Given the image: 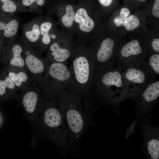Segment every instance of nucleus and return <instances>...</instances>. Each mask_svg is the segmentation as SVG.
I'll return each instance as SVG.
<instances>
[{
  "label": "nucleus",
  "mask_w": 159,
  "mask_h": 159,
  "mask_svg": "<svg viewBox=\"0 0 159 159\" xmlns=\"http://www.w3.org/2000/svg\"><path fill=\"white\" fill-rule=\"evenodd\" d=\"M81 98L79 95L65 90L61 92L58 99V109L68 131V145L72 146L79 142L90 121L82 105Z\"/></svg>",
  "instance_id": "1"
},
{
  "label": "nucleus",
  "mask_w": 159,
  "mask_h": 159,
  "mask_svg": "<svg viewBox=\"0 0 159 159\" xmlns=\"http://www.w3.org/2000/svg\"><path fill=\"white\" fill-rule=\"evenodd\" d=\"M76 9L70 4L50 11V14H54L57 19V24L62 31L72 37L74 35V19Z\"/></svg>",
  "instance_id": "13"
},
{
  "label": "nucleus",
  "mask_w": 159,
  "mask_h": 159,
  "mask_svg": "<svg viewBox=\"0 0 159 159\" xmlns=\"http://www.w3.org/2000/svg\"><path fill=\"white\" fill-rule=\"evenodd\" d=\"M151 79H155L159 74V54L155 53L146 59L142 65Z\"/></svg>",
  "instance_id": "19"
},
{
  "label": "nucleus",
  "mask_w": 159,
  "mask_h": 159,
  "mask_svg": "<svg viewBox=\"0 0 159 159\" xmlns=\"http://www.w3.org/2000/svg\"><path fill=\"white\" fill-rule=\"evenodd\" d=\"M81 45L92 60L95 72H100L115 67V43L112 39L105 38L99 42L90 37L84 44Z\"/></svg>",
  "instance_id": "6"
},
{
  "label": "nucleus",
  "mask_w": 159,
  "mask_h": 159,
  "mask_svg": "<svg viewBox=\"0 0 159 159\" xmlns=\"http://www.w3.org/2000/svg\"><path fill=\"white\" fill-rule=\"evenodd\" d=\"M73 37L64 34L50 45L46 57L49 62H66L71 59L75 48Z\"/></svg>",
  "instance_id": "8"
},
{
  "label": "nucleus",
  "mask_w": 159,
  "mask_h": 159,
  "mask_svg": "<svg viewBox=\"0 0 159 159\" xmlns=\"http://www.w3.org/2000/svg\"><path fill=\"white\" fill-rule=\"evenodd\" d=\"M92 87L103 99L117 103L128 97L121 70L116 67L95 72Z\"/></svg>",
  "instance_id": "3"
},
{
  "label": "nucleus",
  "mask_w": 159,
  "mask_h": 159,
  "mask_svg": "<svg viewBox=\"0 0 159 159\" xmlns=\"http://www.w3.org/2000/svg\"><path fill=\"white\" fill-rule=\"evenodd\" d=\"M130 13V11L127 8L124 7L121 8L119 16L114 19V22L115 25L120 26L123 25L125 20L128 16Z\"/></svg>",
  "instance_id": "24"
},
{
  "label": "nucleus",
  "mask_w": 159,
  "mask_h": 159,
  "mask_svg": "<svg viewBox=\"0 0 159 159\" xmlns=\"http://www.w3.org/2000/svg\"><path fill=\"white\" fill-rule=\"evenodd\" d=\"M45 109L43 117L45 131L49 139L64 150L68 147V131L56 101L51 100L44 102Z\"/></svg>",
  "instance_id": "5"
},
{
  "label": "nucleus",
  "mask_w": 159,
  "mask_h": 159,
  "mask_svg": "<svg viewBox=\"0 0 159 159\" xmlns=\"http://www.w3.org/2000/svg\"><path fill=\"white\" fill-rule=\"evenodd\" d=\"M117 68L121 71L128 97L137 95L151 79L141 65H129L122 68Z\"/></svg>",
  "instance_id": "7"
},
{
  "label": "nucleus",
  "mask_w": 159,
  "mask_h": 159,
  "mask_svg": "<svg viewBox=\"0 0 159 159\" xmlns=\"http://www.w3.org/2000/svg\"><path fill=\"white\" fill-rule=\"evenodd\" d=\"M45 2V0H22V4L24 7H29L27 11H31L32 6L36 4L37 6H43Z\"/></svg>",
  "instance_id": "25"
},
{
  "label": "nucleus",
  "mask_w": 159,
  "mask_h": 159,
  "mask_svg": "<svg viewBox=\"0 0 159 159\" xmlns=\"http://www.w3.org/2000/svg\"><path fill=\"white\" fill-rule=\"evenodd\" d=\"M140 95V106L146 107L155 102L159 96V81L150 79L143 89L138 94Z\"/></svg>",
  "instance_id": "17"
},
{
  "label": "nucleus",
  "mask_w": 159,
  "mask_h": 159,
  "mask_svg": "<svg viewBox=\"0 0 159 159\" xmlns=\"http://www.w3.org/2000/svg\"><path fill=\"white\" fill-rule=\"evenodd\" d=\"M43 17L38 16L24 24L22 27V33L20 39L24 44L38 53L41 36L40 25Z\"/></svg>",
  "instance_id": "12"
},
{
  "label": "nucleus",
  "mask_w": 159,
  "mask_h": 159,
  "mask_svg": "<svg viewBox=\"0 0 159 159\" xmlns=\"http://www.w3.org/2000/svg\"><path fill=\"white\" fill-rule=\"evenodd\" d=\"M129 0H125V2H127L129 1Z\"/></svg>",
  "instance_id": "30"
},
{
  "label": "nucleus",
  "mask_w": 159,
  "mask_h": 159,
  "mask_svg": "<svg viewBox=\"0 0 159 159\" xmlns=\"http://www.w3.org/2000/svg\"><path fill=\"white\" fill-rule=\"evenodd\" d=\"M152 13L155 17H159V0H154L153 4Z\"/></svg>",
  "instance_id": "26"
},
{
  "label": "nucleus",
  "mask_w": 159,
  "mask_h": 159,
  "mask_svg": "<svg viewBox=\"0 0 159 159\" xmlns=\"http://www.w3.org/2000/svg\"><path fill=\"white\" fill-rule=\"evenodd\" d=\"M7 16L5 21H0V31L2 32L3 36L9 40V43L16 39L20 20L15 14L7 13Z\"/></svg>",
  "instance_id": "16"
},
{
  "label": "nucleus",
  "mask_w": 159,
  "mask_h": 159,
  "mask_svg": "<svg viewBox=\"0 0 159 159\" xmlns=\"http://www.w3.org/2000/svg\"><path fill=\"white\" fill-rule=\"evenodd\" d=\"M147 0H132V2L133 3H138V4H139V3H140V4H141L142 3H143L145 2Z\"/></svg>",
  "instance_id": "29"
},
{
  "label": "nucleus",
  "mask_w": 159,
  "mask_h": 159,
  "mask_svg": "<svg viewBox=\"0 0 159 159\" xmlns=\"http://www.w3.org/2000/svg\"><path fill=\"white\" fill-rule=\"evenodd\" d=\"M1 42L0 41V47H1Z\"/></svg>",
  "instance_id": "31"
},
{
  "label": "nucleus",
  "mask_w": 159,
  "mask_h": 159,
  "mask_svg": "<svg viewBox=\"0 0 159 159\" xmlns=\"http://www.w3.org/2000/svg\"><path fill=\"white\" fill-rule=\"evenodd\" d=\"M22 91L24 92L22 104L27 112H34L38 105L44 106L45 102L41 96L40 89L37 85H29Z\"/></svg>",
  "instance_id": "14"
},
{
  "label": "nucleus",
  "mask_w": 159,
  "mask_h": 159,
  "mask_svg": "<svg viewBox=\"0 0 159 159\" xmlns=\"http://www.w3.org/2000/svg\"><path fill=\"white\" fill-rule=\"evenodd\" d=\"M116 0H98L100 4L102 6L107 7L114 4Z\"/></svg>",
  "instance_id": "28"
},
{
  "label": "nucleus",
  "mask_w": 159,
  "mask_h": 159,
  "mask_svg": "<svg viewBox=\"0 0 159 159\" xmlns=\"http://www.w3.org/2000/svg\"><path fill=\"white\" fill-rule=\"evenodd\" d=\"M147 150L149 156L152 159L159 158V140L158 134L152 133L146 136Z\"/></svg>",
  "instance_id": "20"
},
{
  "label": "nucleus",
  "mask_w": 159,
  "mask_h": 159,
  "mask_svg": "<svg viewBox=\"0 0 159 159\" xmlns=\"http://www.w3.org/2000/svg\"><path fill=\"white\" fill-rule=\"evenodd\" d=\"M140 21L138 17L135 15H131L125 20L123 25L126 29L132 31L137 28L140 25Z\"/></svg>",
  "instance_id": "22"
},
{
  "label": "nucleus",
  "mask_w": 159,
  "mask_h": 159,
  "mask_svg": "<svg viewBox=\"0 0 159 159\" xmlns=\"http://www.w3.org/2000/svg\"><path fill=\"white\" fill-rule=\"evenodd\" d=\"M151 46L153 51L157 53L159 52V39H153L151 43Z\"/></svg>",
  "instance_id": "27"
},
{
  "label": "nucleus",
  "mask_w": 159,
  "mask_h": 159,
  "mask_svg": "<svg viewBox=\"0 0 159 159\" xmlns=\"http://www.w3.org/2000/svg\"><path fill=\"white\" fill-rule=\"evenodd\" d=\"M23 54L26 69L34 82L37 84L49 62L37 51L23 43Z\"/></svg>",
  "instance_id": "10"
},
{
  "label": "nucleus",
  "mask_w": 159,
  "mask_h": 159,
  "mask_svg": "<svg viewBox=\"0 0 159 159\" xmlns=\"http://www.w3.org/2000/svg\"><path fill=\"white\" fill-rule=\"evenodd\" d=\"M8 75L12 81L17 89L21 91L29 85L31 78L26 69H10Z\"/></svg>",
  "instance_id": "18"
},
{
  "label": "nucleus",
  "mask_w": 159,
  "mask_h": 159,
  "mask_svg": "<svg viewBox=\"0 0 159 159\" xmlns=\"http://www.w3.org/2000/svg\"><path fill=\"white\" fill-rule=\"evenodd\" d=\"M3 3L1 9L5 13L15 14L19 11L15 3L11 0H1Z\"/></svg>",
  "instance_id": "23"
},
{
  "label": "nucleus",
  "mask_w": 159,
  "mask_h": 159,
  "mask_svg": "<svg viewBox=\"0 0 159 159\" xmlns=\"http://www.w3.org/2000/svg\"><path fill=\"white\" fill-rule=\"evenodd\" d=\"M139 41L134 39L123 45L120 50L115 59V66L122 68L127 66H142L147 58Z\"/></svg>",
  "instance_id": "9"
},
{
  "label": "nucleus",
  "mask_w": 159,
  "mask_h": 159,
  "mask_svg": "<svg viewBox=\"0 0 159 159\" xmlns=\"http://www.w3.org/2000/svg\"><path fill=\"white\" fill-rule=\"evenodd\" d=\"M58 27H59L50 14L43 16L40 25L41 36L38 49L40 55L53 42L65 33Z\"/></svg>",
  "instance_id": "11"
},
{
  "label": "nucleus",
  "mask_w": 159,
  "mask_h": 159,
  "mask_svg": "<svg viewBox=\"0 0 159 159\" xmlns=\"http://www.w3.org/2000/svg\"><path fill=\"white\" fill-rule=\"evenodd\" d=\"M7 90L14 93L18 90L8 75L4 80H0V96L4 95Z\"/></svg>",
  "instance_id": "21"
},
{
  "label": "nucleus",
  "mask_w": 159,
  "mask_h": 159,
  "mask_svg": "<svg viewBox=\"0 0 159 159\" xmlns=\"http://www.w3.org/2000/svg\"><path fill=\"white\" fill-rule=\"evenodd\" d=\"M75 44V49L69 66L71 78L66 90L81 97L89 92L95 69L92 60L84 47Z\"/></svg>",
  "instance_id": "2"
},
{
  "label": "nucleus",
  "mask_w": 159,
  "mask_h": 159,
  "mask_svg": "<svg viewBox=\"0 0 159 159\" xmlns=\"http://www.w3.org/2000/svg\"><path fill=\"white\" fill-rule=\"evenodd\" d=\"M67 62H49L37 84L47 97L55 101L61 92L66 89L71 79V71Z\"/></svg>",
  "instance_id": "4"
},
{
  "label": "nucleus",
  "mask_w": 159,
  "mask_h": 159,
  "mask_svg": "<svg viewBox=\"0 0 159 159\" xmlns=\"http://www.w3.org/2000/svg\"><path fill=\"white\" fill-rule=\"evenodd\" d=\"M9 44L7 52L10 69H26L23 54V45L22 42L20 39L18 40L15 39Z\"/></svg>",
  "instance_id": "15"
}]
</instances>
